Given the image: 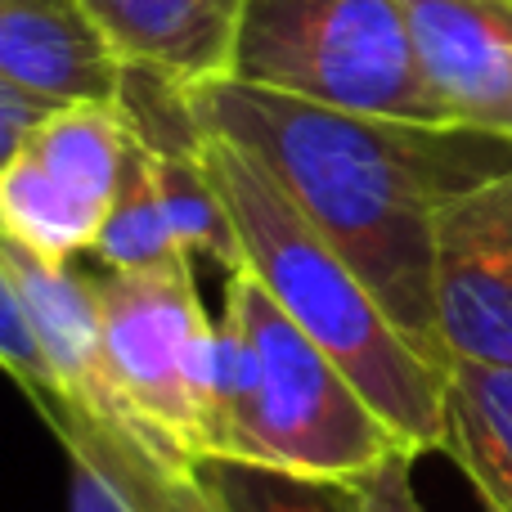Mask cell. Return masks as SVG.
<instances>
[{"mask_svg":"<svg viewBox=\"0 0 512 512\" xmlns=\"http://www.w3.org/2000/svg\"><path fill=\"white\" fill-rule=\"evenodd\" d=\"M185 95L203 131L248 149L279 180L391 324L436 364H450L432 301L436 212L450 194L512 167L499 162V149L512 144L454 126L342 113L239 81H207Z\"/></svg>","mask_w":512,"mask_h":512,"instance_id":"1","label":"cell"},{"mask_svg":"<svg viewBox=\"0 0 512 512\" xmlns=\"http://www.w3.org/2000/svg\"><path fill=\"white\" fill-rule=\"evenodd\" d=\"M203 162L239 234V270H252L274 306L333 355L418 459L445 454L450 364H436L391 324L360 274L328 248L248 149L203 131Z\"/></svg>","mask_w":512,"mask_h":512,"instance_id":"2","label":"cell"},{"mask_svg":"<svg viewBox=\"0 0 512 512\" xmlns=\"http://www.w3.org/2000/svg\"><path fill=\"white\" fill-rule=\"evenodd\" d=\"M230 81L342 113L445 126L400 0H248Z\"/></svg>","mask_w":512,"mask_h":512,"instance_id":"3","label":"cell"},{"mask_svg":"<svg viewBox=\"0 0 512 512\" xmlns=\"http://www.w3.org/2000/svg\"><path fill=\"white\" fill-rule=\"evenodd\" d=\"M95 297L104 319V405L95 414L126 423L167 459L203 463L216 319L198 301L194 261L104 270Z\"/></svg>","mask_w":512,"mask_h":512,"instance_id":"4","label":"cell"},{"mask_svg":"<svg viewBox=\"0 0 512 512\" xmlns=\"http://www.w3.org/2000/svg\"><path fill=\"white\" fill-rule=\"evenodd\" d=\"M225 310L243 324L261 364L248 459L239 463L351 486L391 450H409L396 427L337 369L333 355L274 306L252 270H234L225 279Z\"/></svg>","mask_w":512,"mask_h":512,"instance_id":"5","label":"cell"},{"mask_svg":"<svg viewBox=\"0 0 512 512\" xmlns=\"http://www.w3.org/2000/svg\"><path fill=\"white\" fill-rule=\"evenodd\" d=\"M432 301L450 360L512 369V167L441 203Z\"/></svg>","mask_w":512,"mask_h":512,"instance_id":"6","label":"cell"},{"mask_svg":"<svg viewBox=\"0 0 512 512\" xmlns=\"http://www.w3.org/2000/svg\"><path fill=\"white\" fill-rule=\"evenodd\" d=\"M441 122L512 144V5L400 0Z\"/></svg>","mask_w":512,"mask_h":512,"instance_id":"7","label":"cell"},{"mask_svg":"<svg viewBox=\"0 0 512 512\" xmlns=\"http://www.w3.org/2000/svg\"><path fill=\"white\" fill-rule=\"evenodd\" d=\"M0 81L45 108L122 99L126 63L81 0H0Z\"/></svg>","mask_w":512,"mask_h":512,"instance_id":"8","label":"cell"},{"mask_svg":"<svg viewBox=\"0 0 512 512\" xmlns=\"http://www.w3.org/2000/svg\"><path fill=\"white\" fill-rule=\"evenodd\" d=\"M248 0H81L126 68L171 77L176 86L230 81Z\"/></svg>","mask_w":512,"mask_h":512,"instance_id":"9","label":"cell"},{"mask_svg":"<svg viewBox=\"0 0 512 512\" xmlns=\"http://www.w3.org/2000/svg\"><path fill=\"white\" fill-rule=\"evenodd\" d=\"M0 261L63 387V405L99 409L104 405V319H99L95 279L77 274L68 261L27 248L5 230H0Z\"/></svg>","mask_w":512,"mask_h":512,"instance_id":"10","label":"cell"},{"mask_svg":"<svg viewBox=\"0 0 512 512\" xmlns=\"http://www.w3.org/2000/svg\"><path fill=\"white\" fill-rule=\"evenodd\" d=\"M50 432L59 436V450L86 454L131 512H230L198 463L167 459L117 418L63 405L50 418Z\"/></svg>","mask_w":512,"mask_h":512,"instance_id":"11","label":"cell"},{"mask_svg":"<svg viewBox=\"0 0 512 512\" xmlns=\"http://www.w3.org/2000/svg\"><path fill=\"white\" fill-rule=\"evenodd\" d=\"M445 454L477 486L486 512H512V369L450 360Z\"/></svg>","mask_w":512,"mask_h":512,"instance_id":"12","label":"cell"},{"mask_svg":"<svg viewBox=\"0 0 512 512\" xmlns=\"http://www.w3.org/2000/svg\"><path fill=\"white\" fill-rule=\"evenodd\" d=\"M99 225H104V212L68 194L23 149L0 167V230L14 234L18 243L54 261H68V256L95 248Z\"/></svg>","mask_w":512,"mask_h":512,"instance_id":"13","label":"cell"},{"mask_svg":"<svg viewBox=\"0 0 512 512\" xmlns=\"http://www.w3.org/2000/svg\"><path fill=\"white\" fill-rule=\"evenodd\" d=\"M90 256H99L104 270H158V265L185 261V248L176 243L167 216H162L158 189H153V171H149V153L144 140L131 122V149L122 162V180H117L113 207H108L104 225L95 234ZM194 261V256H189Z\"/></svg>","mask_w":512,"mask_h":512,"instance_id":"14","label":"cell"},{"mask_svg":"<svg viewBox=\"0 0 512 512\" xmlns=\"http://www.w3.org/2000/svg\"><path fill=\"white\" fill-rule=\"evenodd\" d=\"M198 468L230 512H360L355 486L346 481L292 477V472L239 459H203Z\"/></svg>","mask_w":512,"mask_h":512,"instance_id":"15","label":"cell"},{"mask_svg":"<svg viewBox=\"0 0 512 512\" xmlns=\"http://www.w3.org/2000/svg\"><path fill=\"white\" fill-rule=\"evenodd\" d=\"M0 369L27 391V400L36 405V414L50 423L63 409V387L54 378L50 360H45L41 342H36L32 324H27L23 306H18V292L9 283V270L0 261Z\"/></svg>","mask_w":512,"mask_h":512,"instance_id":"16","label":"cell"},{"mask_svg":"<svg viewBox=\"0 0 512 512\" xmlns=\"http://www.w3.org/2000/svg\"><path fill=\"white\" fill-rule=\"evenodd\" d=\"M414 450H391L387 459L373 472H364L355 486V499H360V512H427L414 495Z\"/></svg>","mask_w":512,"mask_h":512,"instance_id":"17","label":"cell"},{"mask_svg":"<svg viewBox=\"0 0 512 512\" xmlns=\"http://www.w3.org/2000/svg\"><path fill=\"white\" fill-rule=\"evenodd\" d=\"M68 463V512H131L126 499L113 490V481L77 450H63Z\"/></svg>","mask_w":512,"mask_h":512,"instance_id":"18","label":"cell"},{"mask_svg":"<svg viewBox=\"0 0 512 512\" xmlns=\"http://www.w3.org/2000/svg\"><path fill=\"white\" fill-rule=\"evenodd\" d=\"M45 113H50L45 104H36L32 95L14 90L9 81H0V167H5V162L23 149V140L32 135V126L41 122Z\"/></svg>","mask_w":512,"mask_h":512,"instance_id":"19","label":"cell"},{"mask_svg":"<svg viewBox=\"0 0 512 512\" xmlns=\"http://www.w3.org/2000/svg\"><path fill=\"white\" fill-rule=\"evenodd\" d=\"M504 5H512V0H504Z\"/></svg>","mask_w":512,"mask_h":512,"instance_id":"20","label":"cell"}]
</instances>
